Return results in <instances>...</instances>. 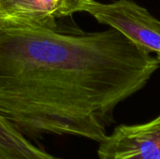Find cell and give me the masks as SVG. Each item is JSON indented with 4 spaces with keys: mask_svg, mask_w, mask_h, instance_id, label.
I'll list each match as a JSON object with an SVG mask.
<instances>
[{
    "mask_svg": "<svg viewBox=\"0 0 160 159\" xmlns=\"http://www.w3.org/2000/svg\"><path fill=\"white\" fill-rule=\"evenodd\" d=\"M158 59L159 60V62H160V53H158Z\"/></svg>",
    "mask_w": 160,
    "mask_h": 159,
    "instance_id": "obj_5",
    "label": "cell"
},
{
    "mask_svg": "<svg viewBox=\"0 0 160 159\" xmlns=\"http://www.w3.org/2000/svg\"><path fill=\"white\" fill-rule=\"evenodd\" d=\"M87 13L98 22L116 29L143 50L160 53V21L132 0L107 4L95 0Z\"/></svg>",
    "mask_w": 160,
    "mask_h": 159,
    "instance_id": "obj_2",
    "label": "cell"
},
{
    "mask_svg": "<svg viewBox=\"0 0 160 159\" xmlns=\"http://www.w3.org/2000/svg\"><path fill=\"white\" fill-rule=\"evenodd\" d=\"M150 53L111 27H0V113L31 142L69 135L99 143L117 106L159 67Z\"/></svg>",
    "mask_w": 160,
    "mask_h": 159,
    "instance_id": "obj_1",
    "label": "cell"
},
{
    "mask_svg": "<svg viewBox=\"0 0 160 159\" xmlns=\"http://www.w3.org/2000/svg\"><path fill=\"white\" fill-rule=\"evenodd\" d=\"M95 0H0V27L53 28L57 19L87 12Z\"/></svg>",
    "mask_w": 160,
    "mask_h": 159,
    "instance_id": "obj_3",
    "label": "cell"
},
{
    "mask_svg": "<svg viewBox=\"0 0 160 159\" xmlns=\"http://www.w3.org/2000/svg\"><path fill=\"white\" fill-rule=\"evenodd\" d=\"M98 159H160V114L138 125L117 126L99 142Z\"/></svg>",
    "mask_w": 160,
    "mask_h": 159,
    "instance_id": "obj_4",
    "label": "cell"
}]
</instances>
